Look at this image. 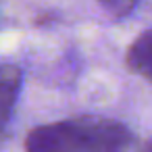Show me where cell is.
<instances>
[{
    "label": "cell",
    "instance_id": "6da1fadb",
    "mask_svg": "<svg viewBox=\"0 0 152 152\" xmlns=\"http://www.w3.org/2000/svg\"><path fill=\"white\" fill-rule=\"evenodd\" d=\"M125 125L110 119H77L36 127L25 142L27 152H127Z\"/></svg>",
    "mask_w": 152,
    "mask_h": 152
},
{
    "label": "cell",
    "instance_id": "7a4b0ae2",
    "mask_svg": "<svg viewBox=\"0 0 152 152\" xmlns=\"http://www.w3.org/2000/svg\"><path fill=\"white\" fill-rule=\"evenodd\" d=\"M21 88V73L17 67L0 65V129H2L15 108L17 96Z\"/></svg>",
    "mask_w": 152,
    "mask_h": 152
},
{
    "label": "cell",
    "instance_id": "5b68a950",
    "mask_svg": "<svg viewBox=\"0 0 152 152\" xmlns=\"http://www.w3.org/2000/svg\"><path fill=\"white\" fill-rule=\"evenodd\" d=\"M142 152H152V142H150V144H146V148H144Z\"/></svg>",
    "mask_w": 152,
    "mask_h": 152
},
{
    "label": "cell",
    "instance_id": "277c9868",
    "mask_svg": "<svg viewBox=\"0 0 152 152\" xmlns=\"http://www.w3.org/2000/svg\"><path fill=\"white\" fill-rule=\"evenodd\" d=\"M98 2L113 15V17H127L135 7L140 0H98Z\"/></svg>",
    "mask_w": 152,
    "mask_h": 152
},
{
    "label": "cell",
    "instance_id": "3957f363",
    "mask_svg": "<svg viewBox=\"0 0 152 152\" xmlns=\"http://www.w3.org/2000/svg\"><path fill=\"white\" fill-rule=\"evenodd\" d=\"M127 65L131 71L152 81V29L142 34L127 52Z\"/></svg>",
    "mask_w": 152,
    "mask_h": 152
}]
</instances>
